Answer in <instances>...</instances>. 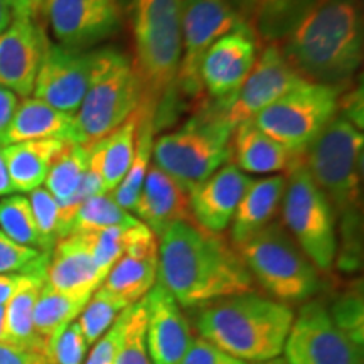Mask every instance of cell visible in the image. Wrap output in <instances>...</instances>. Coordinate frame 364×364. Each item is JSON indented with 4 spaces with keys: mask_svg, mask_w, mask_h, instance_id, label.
<instances>
[{
    "mask_svg": "<svg viewBox=\"0 0 364 364\" xmlns=\"http://www.w3.org/2000/svg\"><path fill=\"white\" fill-rule=\"evenodd\" d=\"M157 284L189 309L255 292L253 277L231 241L194 221L172 223L159 236Z\"/></svg>",
    "mask_w": 364,
    "mask_h": 364,
    "instance_id": "6da1fadb",
    "label": "cell"
},
{
    "mask_svg": "<svg viewBox=\"0 0 364 364\" xmlns=\"http://www.w3.org/2000/svg\"><path fill=\"white\" fill-rule=\"evenodd\" d=\"M359 0H318L277 46L304 81L348 88L363 63Z\"/></svg>",
    "mask_w": 364,
    "mask_h": 364,
    "instance_id": "7a4b0ae2",
    "label": "cell"
},
{
    "mask_svg": "<svg viewBox=\"0 0 364 364\" xmlns=\"http://www.w3.org/2000/svg\"><path fill=\"white\" fill-rule=\"evenodd\" d=\"M363 129L338 112L304 154L309 174L341 218L343 262L358 267L361 253ZM343 265V267H344Z\"/></svg>",
    "mask_w": 364,
    "mask_h": 364,
    "instance_id": "3957f363",
    "label": "cell"
},
{
    "mask_svg": "<svg viewBox=\"0 0 364 364\" xmlns=\"http://www.w3.org/2000/svg\"><path fill=\"white\" fill-rule=\"evenodd\" d=\"M294 317L292 307L287 304L247 292L199 307L196 327L199 338L240 361L253 364L284 353Z\"/></svg>",
    "mask_w": 364,
    "mask_h": 364,
    "instance_id": "277c9868",
    "label": "cell"
},
{
    "mask_svg": "<svg viewBox=\"0 0 364 364\" xmlns=\"http://www.w3.org/2000/svg\"><path fill=\"white\" fill-rule=\"evenodd\" d=\"M134 68L142 86V103L156 110V127L174 98L182 56L181 0H132Z\"/></svg>",
    "mask_w": 364,
    "mask_h": 364,
    "instance_id": "5b68a950",
    "label": "cell"
},
{
    "mask_svg": "<svg viewBox=\"0 0 364 364\" xmlns=\"http://www.w3.org/2000/svg\"><path fill=\"white\" fill-rule=\"evenodd\" d=\"M142 98L132 59L117 49H98L88 91L73 115V142L97 144L129 120Z\"/></svg>",
    "mask_w": 364,
    "mask_h": 364,
    "instance_id": "8992f818",
    "label": "cell"
},
{
    "mask_svg": "<svg viewBox=\"0 0 364 364\" xmlns=\"http://www.w3.org/2000/svg\"><path fill=\"white\" fill-rule=\"evenodd\" d=\"M233 127L213 103H204L194 117L154 144L152 162L186 189L231 162Z\"/></svg>",
    "mask_w": 364,
    "mask_h": 364,
    "instance_id": "52a82bcc",
    "label": "cell"
},
{
    "mask_svg": "<svg viewBox=\"0 0 364 364\" xmlns=\"http://www.w3.org/2000/svg\"><path fill=\"white\" fill-rule=\"evenodd\" d=\"M235 248L253 280L282 304L307 302L321 290L318 270L282 223H270Z\"/></svg>",
    "mask_w": 364,
    "mask_h": 364,
    "instance_id": "ba28073f",
    "label": "cell"
},
{
    "mask_svg": "<svg viewBox=\"0 0 364 364\" xmlns=\"http://www.w3.org/2000/svg\"><path fill=\"white\" fill-rule=\"evenodd\" d=\"M285 177L282 199L285 230L318 272H331L338 255L334 209L309 174L306 164Z\"/></svg>",
    "mask_w": 364,
    "mask_h": 364,
    "instance_id": "9c48e42d",
    "label": "cell"
},
{
    "mask_svg": "<svg viewBox=\"0 0 364 364\" xmlns=\"http://www.w3.org/2000/svg\"><path fill=\"white\" fill-rule=\"evenodd\" d=\"M346 90L304 81L258 113L252 122L290 152L304 156L336 117Z\"/></svg>",
    "mask_w": 364,
    "mask_h": 364,
    "instance_id": "30bf717a",
    "label": "cell"
},
{
    "mask_svg": "<svg viewBox=\"0 0 364 364\" xmlns=\"http://www.w3.org/2000/svg\"><path fill=\"white\" fill-rule=\"evenodd\" d=\"M236 31L250 27L226 0H181L182 56L176 83L181 95L204 102L199 80L203 59L218 39Z\"/></svg>",
    "mask_w": 364,
    "mask_h": 364,
    "instance_id": "8fae6325",
    "label": "cell"
},
{
    "mask_svg": "<svg viewBox=\"0 0 364 364\" xmlns=\"http://www.w3.org/2000/svg\"><path fill=\"white\" fill-rule=\"evenodd\" d=\"M284 354L287 364H363V348L334 324L321 300H307L300 307Z\"/></svg>",
    "mask_w": 364,
    "mask_h": 364,
    "instance_id": "7c38bea8",
    "label": "cell"
},
{
    "mask_svg": "<svg viewBox=\"0 0 364 364\" xmlns=\"http://www.w3.org/2000/svg\"><path fill=\"white\" fill-rule=\"evenodd\" d=\"M39 17L48 22L58 44L90 51L122 31V0H43Z\"/></svg>",
    "mask_w": 364,
    "mask_h": 364,
    "instance_id": "4fadbf2b",
    "label": "cell"
},
{
    "mask_svg": "<svg viewBox=\"0 0 364 364\" xmlns=\"http://www.w3.org/2000/svg\"><path fill=\"white\" fill-rule=\"evenodd\" d=\"M300 83L304 80L289 65L279 46L263 44L258 46L252 71L235 97L223 107L213 105L223 112L228 124L236 129L240 124L252 122L258 113Z\"/></svg>",
    "mask_w": 364,
    "mask_h": 364,
    "instance_id": "5bb4252c",
    "label": "cell"
},
{
    "mask_svg": "<svg viewBox=\"0 0 364 364\" xmlns=\"http://www.w3.org/2000/svg\"><path fill=\"white\" fill-rule=\"evenodd\" d=\"M97 51H78L51 43L41 63L31 97L75 115L88 91Z\"/></svg>",
    "mask_w": 364,
    "mask_h": 364,
    "instance_id": "9a60e30c",
    "label": "cell"
},
{
    "mask_svg": "<svg viewBox=\"0 0 364 364\" xmlns=\"http://www.w3.org/2000/svg\"><path fill=\"white\" fill-rule=\"evenodd\" d=\"M51 39L38 17L14 16L0 34V86L19 98L33 95L36 76Z\"/></svg>",
    "mask_w": 364,
    "mask_h": 364,
    "instance_id": "2e32d148",
    "label": "cell"
},
{
    "mask_svg": "<svg viewBox=\"0 0 364 364\" xmlns=\"http://www.w3.org/2000/svg\"><path fill=\"white\" fill-rule=\"evenodd\" d=\"M258 43L250 31L223 36L209 48L199 70L204 102L216 107L230 102L255 65Z\"/></svg>",
    "mask_w": 364,
    "mask_h": 364,
    "instance_id": "e0dca14e",
    "label": "cell"
},
{
    "mask_svg": "<svg viewBox=\"0 0 364 364\" xmlns=\"http://www.w3.org/2000/svg\"><path fill=\"white\" fill-rule=\"evenodd\" d=\"M248 174L233 162L213 172L189 189V211L193 221L211 233L221 235L231 225L236 208L250 186Z\"/></svg>",
    "mask_w": 364,
    "mask_h": 364,
    "instance_id": "ac0fdd59",
    "label": "cell"
},
{
    "mask_svg": "<svg viewBox=\"0 0 364 364\" xmlns=\"http://www.w3.org/2000/svg\"><path fill=\"white\" fill-rule=\"evenodd\" d=\"M147 302V339L152 364H181L193 343L188 318L176 299L161 284L145 295Z\"/></svg>",
    "mask_w": 364,
    "mask_h": 364,
    "instance_id": "d6986e66",
    "label": "cell"
},
{
    "mask_svg": "<svg viewBox=\"0 0 364 364\" xmlns=\"http://www.w3.org/2000/svg\"><path fill=\"white\" fill-rule=\"evenodd\" d=\"M134 216L159 238L172 223L193 221L189 211V189L152 162L145 176Z\"/></svg>",
    "mask_w": 364,
    "mask_h": 364,
    "instance_id": "ffe728a7",
    "label": "cell"
},
{
    "mask_svg": "<svg viewBox=\"0 0 364 364\" xmlns=\"http://www.w3.org/2000/svg\"><path fill=\"white\" fill-rule=\"evenodd\" d=\"M105 275L83 235H68L54 245L46 267V285L73 295H93Z\"/></svg>",
    "mask_w": 364,
    "mask_h": 364,
    "instance_id": "44dd1931",
    "label": "cell"
},
{
    "mask_svg": "<svg viewBox=\"0 0 364 364\" xmlns=\"http://www.w3.org/2000/svg\"><path fill=\"white\" fill-rule=\"evenodd\" d=\"M231 157H233L231 162L245 174L285 172L287 176L304 164V156L290 152L258 129L253 122H245L233 130Z\"/></svg>",
    "mask_w": 364,
    "mask_h": 364,
    "instance_id": "7402d4cb",
    "label": "cell"
},
{
    "mask_svg": "<svg viewBox=\"0 0 364 364\" xmlns=\"http://www.w3.org/2000/svg\"><path fill=\"white\" fill-rule=\"evenodd\" d=\"M250 27L258 46L277 44L318 0H226Z\"/></svg>",
    "mask_w": 364,
    "mask_h": 364,
    "instance_id": "603a6c76",
    "label": "cell"
},
{
    "mask_svg": "<svg viewBox=\"0 0 364 364\" xmlns=\"http://www.w3.org/2000/svg\"><path fill=\"white\" fill-rule=\"evenodd\" d=\"M285 186L287 177L284 174L250 182L230 225L233 247H238L275 221L284 199Z\"/></svg>",
    "mask_w": 364,
    "mask_h": 364,
    "instance_id": "cb8c5ba5",
    "label": "cell"
},
{
    "mask_svg": "<svg viewBox=\"0 0 364 364\" xmlns=\"http://www.w3.org/2000/svg\"><path fill=\"white\" fill-rule=\"evenodd\" d=\"M46 139L73 142V115L34 97L19 100L11 122L0 134V145L6 147L11 144Z\"/></svg>",
    "mask_w": 364,
    "mask_h": 364,
    "instance_id": "d4e9b609",
    "label": "cell"
},
{
    "mask_svg": "<svg viewBox=\"0 0 364 364\" xmlns=\"http://www.w3.org/2000/svg\"><path fill=\"white\" fill-rule=\"evenodd\" d=\"M88 147L68 140L54 156L44 181V188L54 196L61 209V238L68 236L73 218L81 206L78 194L88 172Z\"/></svg>",
    "mask_w": 364,
    "mask_h": 364,
    "instance_id": "484cf974",
    "label": "cell"
},
{
    "mask_svg": "<svg viewBox=\"0 0 364 364\" xmlns=\"http://www.w3.org/2000/svg\"><path fill=\"white\" fill-rule=\"evenodd\" d=\"M139 110L117 130L88 147V171L102 184L105 194H112L124 181L134 161Z\"/></svg>",
    "mask_w": 364,
    "mask_h": 364,
    "instance_id": "4316f807",
    "label": "cell"
},
{
    "mask_svg": "<svg viewBox=\"0 0 364 364\" xmlns=\"http://www.w3.org/2000/svg\"><path fill=\"white\" fill-rule=\"evenodd\" d=\"M66 142L61 139H46L6 145L4 156L14 191L24 194L43 188L54 156Z\"/></svg>",
    "mask_w": 364,
    "mask_h": 364,
    "instance_id": "83f0119b",
    "label": "cell"
},
{
    "mask_svg": "<svg viewBox=\"0 0 364 364\" xmlns=\"http://www.w3.org/2000/svg\"><path fill=\"white\" fill-rule=\"evenodd\" d=\"M157 253H124L100 289L125 304L127 307L142 300L157 284Z\"/></svg>",
    "mask_w": 364,
    "mask_h": 364,
    "instance_id": "f1b7e54d",
    "label": "cell"
},
{
    "mask_svg": "<svg viewBox=\"0 0 364 364\" xmlns=\"http://www.w3.org/2000/svg\"><path fill=\"white\" fill-rule=\"evenodd\" d=\"M139 127H136L135 154L134 161L130 164V169L120 182V186L110 194L112 199L124 211L134 215V209L139 201L140 191H142L145 176L152 164L154 144H156V110L149 105L140 103L139 107Z\"/></svg>",
    "mask_w": 364,
    "mask_h": 364,
    "instance_id": "f546056e",
    "label": "cell"
},
{
    "mask_svg": "<svg viewBox=\"0 0 364 364\" xmlns=\"http://www.w3.org/2000/svg\"><path fill=\"white\" fill-rule=\"evenodd\" d=\"M91 295L59 292V290H54L49 285H46L44 282L34 306V329L46 344L48 358L54 341L71 322H75L80 317Z\"/></svg>",
    "mask_w": 364,
    "mask_h": 364,
    "instance_id": "4dcf8cb0",
    "label": "cell"
},
{
    "mask_svg": "<svg viewBox=\"0 0 364 364\" xmlns=\"http://www.w3.org/2000/svg\"><path fill=\"white\" fill-rule=\"evenodd\" d=\"M43 285L22 290L6 306V343L41 353L48 358L46 344L34 329V306Z\"/></svg>",
    "mask_w": 364,
    "mask_h": 364,
    "instance_id": "1f68e13d",
    "label": "cell"
},
{
    "mask_svg": "<svg viewBox=\"0 0 364 364\" xmlns=\"http://www.w3.org/2000/svg\"><path fill=\"white\" fill-rule=\"evenodd\" d=\"M139 220L130 213H127L113 201L110 194L91 196L81 204L73 218L68 235L91 233V231L105 230L112 226H135Z\"/></svg>",
    "mask_w": 364,
    "mask_h": 364,
    "instance_id": "d6a6232c",
    "label": "cell"
},
{
    "mask_svg": "<svg viewBox=\"0 0 364 364\" xmlns=\"http://www.w3.org/2000/svg\"><path fill=\"white\" fill-rule=\"evenodd\" d=\"M0 231L16 243L44 253L43 241L27 196L9 194L0 199Z\"/></svg>",
    "mask_w": 364,
    "mask_h": 364,
    "instance_id": "836d02e7",
    "label": "cell"
},
{
    "mask_svg": "<svg viewBox=\"0 0 364 364\" xmlns=\"http://www.w3.org/2000/svg\"><path fill=\"white\" fill-rule=\"evenodd\" d=\"M127 309L125 304L107 294L98 287L95 294L91 295L88 304H86L83 312L76 318L81 332H83L86 343L90 346L95 344L102 336L110 329L115 318L120 312Z\"/></svg>",
    "mask_w": 364,
    "mask_h": 364,
    "instance_id": "e575fe53",
    "label": "cell"
},
{
    "mask_svg": "<svg viewBox=\"0 0 364 364\" xmlns=\"http://www.w3.org/2000/svg\"><path fill=\"white\" fill-rule=\"evenodd\" d=\"M125 329L117 364H152L147 349V302L145 297L125 309Z\"/></svg>",
    "mask_w": 364,
    "mask_h": 364,
    "instance_id": "d590c367",
    "label": "cell"
},
{
    "mask_svg": "<svg viewBox=\"0 0 364 364\" xmlns=\"http://www.w3.org/2000/svg\"><path fill=\"white\" fill-rule=\"evenodd\" d=\"M36 225H38L44 253H51L54 245L61 240V209L54 196L48 189L38 188L29 193Z\"/></svg>",
    "mask_w": 364,
    "mask_h": 364,
    "instance_id": "8d00e7d4",
    "label": "cell"
},
{
    "mask_svg": "<svg viewBox=\"0 0 364 364\" xmlns=\"http://www.w3.org/2000/svg\"><path fill=\"white\" fill-rule=\"evenodd\" d=\"M127 230L129 228L125 226H112L105 228V230L91 231V233H80L85 236L90 252L93 255V260L105 277L108 275L112 267L124 257Z\"/></svg>",
    "mask_w": 364,
    "mask_h": 364,
    "instance_id": "74e56055",
    "label": "cell"
},
{
    "mask_svg": "<svg viewBox=\"0 0 364 364\" xmlns=\"http://www.w3.org/2000/svg\"><path fill=\"white\" fill-rule=\"evenodd\" d=\"M334 324L348 336L353 343H364V306L361 289H353L341 295L329 309Z\"/></svg>",
    "mask_w": 364,
    "mask_h": 364,
    "instance_id": "f35d334b",
    "label": "cell"
},
{
    "mask_svg": "<svg viewBox=\"0 0 364 364\" xmlns=\"http://www.w3.org/2000/svg\"><path fill=\"white\" fill-rule=\"evenodd\" d=\"M49 253H43L36 248L24 247L9 238L0 231V275L2 273H16L34 270L48 263Z\"/></svg>",
    "mask_w": 364,
    "mask_h": 364,
    "instance_id": "ab89813d",
    "label": "cell"
},
{
    "mask_svg": "<svg viewBox=\"0 0 364 364\" xmlns=\"http://www.w3.org/2000/svg\"><path fill=\"white\" fill-rule=\"evenodd\" d=\"M88 348L78 322H71L49 349V364H83Z\"/></svg>",
    "mask_w": 364,
    "mask_h": 364,
    "instance_id": "60d3db41",
    "label": "cell"
},
{
    "mask_svg": "<svg viewBox=\"0 0 364 364\" xmlns=\"http://www.w3.org/2000/svg\"><path fill=\"white\" fill-rule=\"evenodd\" d=\"M125 309L120 312V316L115 318L110 329L95 343L93 349L88 354V359H85L83 364H117L118 351H120L122 339H124L125 329Z\"/></svg>",
    "mask_w": 364,
    "mask_h": 364,
    "instance_id": "b9f144b4",
    "label": "cell"
},
{
    "mask_svg": "<svg viewBox=\"0 0 364 364\" xmlns=\"http://www.w3.org/2000/svg\"><path fill=\"white\" fill-rule=\"evenodd\" d=\"M46 267H48V263L34 268V270L2 273L0 275V307L7 306L22 290L34 285H43L46 282Z\"/></svg>",
    "mask_w": 364,
    "mask_h": 364,
    "instance_id": "7bdbcfd3",
    "label": "cell"
},
{
    "mask_svg": "<svg viewBox=\"0 0 364 364\" xmlns=\"http://www.w3.org/2000/svg\"><path fill=\"white\" fill-rule=\"evenodd\" d=\"M181 364H248L245 361H240L230 354L221 351L215 344L203 338H196L191 343L189 351L186 353L184 359Z\"/></svg>",
    "mask_w": 364,
    "mask_h": 364,
    "instance_id": "ee69618b",
    "label": "cell"
},
{
    "mask_svg": "<svg viewBox=\"0 0 364 364\" xmlns=\"http://www.w3.org/2000/svg\"><path fill=\"white\" fill-rule=\"evenodd\" d=\"M0 364H49L44 354L9 343H0Z\"/></svg>",
    "mask_w": 364,
    "mask_h": 364,
    "instance_id": "f6af8a7d",
    "label": "cell"
},
{
    "mask_svg": "<svg viewBox=\"0 0 364 364\" xmlns=\"http://www.w3.org/2000/svg\"><path fill=\"white\" fill-rule=\"evenodd\" d=\"M19 100L21 98L16 93H12L11 90L0 86V134L11 122L14 112H16L17 105H19Z\"/></svg>",
    "mask_w": 364,
    "mask_h": 364,
    "instance_id": "bcb514c9",
    "label": "cell"
},
{
    "mask_svg": "<svg viewBox=\"0 0 364 364\" xmlns=\"http://www.w3.org/2000/svg\"><path fill=\"white\" fill-rule=\"evenodd\" d=\"M4 2L12 9L14 16H29V17H38V19H41L39 0H4Z\"/></svg>",
    "mask_w": 364,
    "mask_h": 364,
    "instance_id": "7dc6e473",
    "label": "cell"
},
{
    "mask_svg": "<svg viewBox=\"0 0 364 364\" xmlns=\"http://www.w3.org/2000/svg\"><path fill=\"white\" fill-rule=\"evenodd\" d=\"M14 193H16V191H14L11 176H9L6 156H4V147L0 145V198H6V196Z\"/></svg>",
    "mask_w": 364,
    "mask_h": 364,
    "instance_id": "c3c4849f",
    "label": "cell"
},
{
    "mask_svg": "<svg viewBox=\"0 0 364 364\" xmlns=\"http://www.w3.org/2000/svg\"><path fill=\"white\" fill-rule=\"evenodd\" d=\"M14 19V12L12 9L7 6L4 0H0V34L4 33V31L7 29L9 26H11V22Z\"/></svg>",
    "mask_w": 364,
    "mask_h": 364,
    "instance_id": "681fc988",
    "label": "cell"
},
{
    "mask_svg": "<svg viewBox=\"0 0 364 364\" xmlns=\"http://www.w3.org/2000/svg\"><path fill=\"white\" fill-rule=\"evenodd\" d=\"M0 343H6V306L0 307Z\"/></svg>",
    "mask_w": 364,
    "mask_h": 364,
    "instance_id": "f907efd6",
    "label": "cell"
},
{
    "mask_svg": "<svg viewBox=\"0 0 364 364\" xmlns=\"http://www.w3.org/2000/svg\"><path fill=\"white\" fill-rule=\"evenodd\" d=\"M253 364H287L284 359L280 358H275V359H270V361H263V363H253Z\"/></svg>",
    "mask_w": 364,
    "mask_h": 364,
    "instance_id": "816d5d0a",
    "label": "cell"
},
{
    "mask_svg": "<svg viewBox=\"0 0 364 364\" xmlns=\"http://www.w3.org/2000/svg\"><path fill=\"white\" fill-rule=\"evenodd\" d=\"M39 2H41V6H43V0H39Z\"/></svg>",
    "mask_w": 364,
    "mask_h": 364,
    "instance_id": "f5cc1de1",
    "label": "cell"
}]
</instances>
